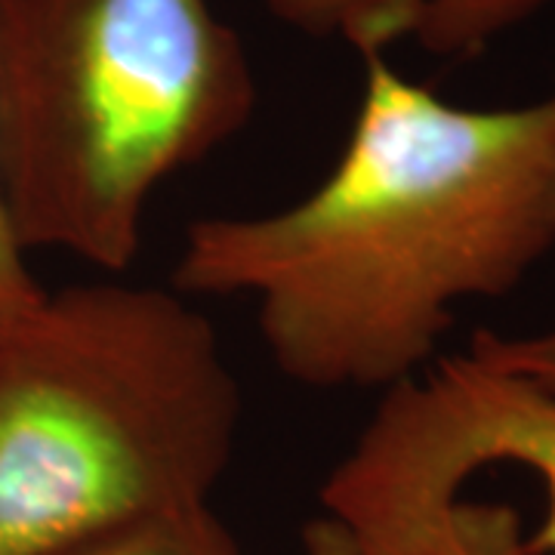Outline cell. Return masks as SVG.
<instances>
[{
    "mask_svg": "<svg viewBox=\"0 0 555 555\" xmlns=\"http://www.w3.org/2000/svg\"><path fill=\"white\" fill-rule=\"evenodd\" d=\"M488 466L540 478L546 518L528 543L534 555L555 553V396L473 356L438 358L379 396L318 500L352 534H404L444 516Z\"/></svg>",
    "mask_w": 555,
    "mask_h": 555,
    "instance_id": "cell-4",
    "label": "cell"
},
{
    "mask_svg": "<svg viewBox=\"0 0 555 555\" xmlns=\"http://www.w3.org/2000/svg\"><path fill=\"white\" fill-rule=\"evenodd\" d=\"M466 356L496 371L531 379L555 396V327L540 331V334H525V337L476 331Z\"/></svg>",
    "mask_w": 555,
    "mask_h": 555,
    "instance_id": "cell-8",
    "label": "cell"
},
{
    "mask_svg": "<svg viewBox=\"0 0 555 555\" xmlns=\"http://www.w3.org/2000/svg\"><path fill=\"white\" fill-rule=\"evenodd\" d=\"M361 60L334 170L269 214L195 219L173 291L250 299L291 383L383 396L436 364L460 302L513 294L555 250V87L466 108Z\"/></svg>",
    "mask_w": 555,
    "mask_h": 555,
    "instance_id": "cell-1",
    "label": "cell"
},
{
    "mask_svg": "<svg viewBox=\"0 0 555 555\" xmlns=\"http://www.w3.org/2000/svg\"><path fill=\"white\" fill-rule=\"evenodd\" d=\"M241 414L192 297L124 281L47 291L0 337V555H60L210 503Z\"/></svg>",
    "mask_w": 555,
    "mask_h": 555,
    "instance_id": "cell-2",
    "label": "cell"
},
{
    "mask_svg": "<svg viewBox=\"0 0 555 555\" xmlns=\"http://www.w3.org/2000/svg\"><path fill=\"white\" fill-rule=\"evenodd\" d=\"M299 35L343 40L361 56L411 38L436 56H473L534 16L543 0H259Z\"/></svg>",
    "mask_w": 555,
    "mask_h": 555,
    "instance_id": "cell-5",
    "label": "cell"
},
{
    "mask_svg": "<svg viewBox=\"0 0 555 555\" xmlns=\"http://www.w3.org/2000/svg\"><path fill=\"white\" fill-rule=\"evenodd\" d=\"M257 100L210 0H0V195L22 247L124 272L155 192Z\"/></svg>",
    "mask_w": 555,
    "mask_h": 555,
    "instance_id": "cell-3",
    "label": "cell"
},
{
    "mask_svg": "<svg viewBox=\"0 0 555 555\" xmlns=\"http://www.w3.org/2000/svg\"><path fill=\"white\" fill-rule=\"evenodd\" d=\"M43 297H47V287L31 272L28 250L22 247L13 219L7 214L3 195H0V337L13 334L35 315Z\"/></svg>",
    "mask_w": 555,
    "mask_h": 555,
    "instance_id": "cell-9",
    "label": "cell"
},
{
    "mask_svg": "<svg viewBox=\"0 0 555 555\" xmlns=\"http://www.w3.org/2000/svg\"><path fill=\"white\" fill-rule=\"evenodd\" d=\"M302 555H534L521 534V516L509 503L456 506L433 525L396 540H358L331 516L318 513L302 525Z\"/></svg>",
    "mask_w": 555,
    "mask_h": 555,
    "instance_id": "cell-6",
    "label": "cell"
},
{
    "mask_svg": "<svg viewBox=\"0 0 555 555\" xmlns=\"http://www.w3.org/2000/svg\"><path fill=\"white\" fill-rule=\"evenodd\" d=\"M60 555H244L210 503L124 525Z\"/></svg>",
    "mask_w": 555,
    "mask_h": 555,
    "instance_id": "cell-7",
    "label": "cell"
}]
</instances>
